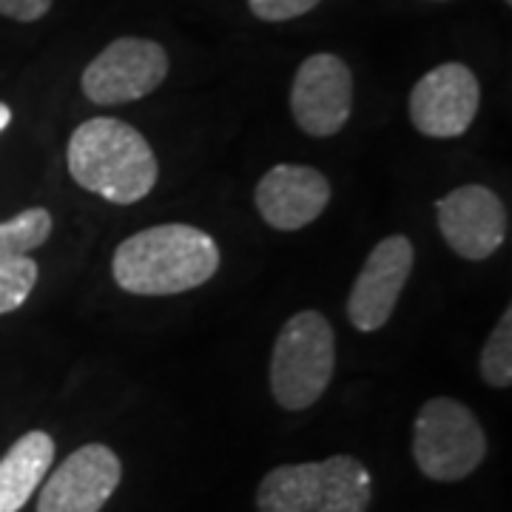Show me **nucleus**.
<instances>
[{
  "mask_svg": "<svg viewBox=\"0 0 512 512\" xmlns=\"http://www.w3.org/2000/svg\"><path fill=\"white\" fill-rule=\"evenodd\" d=\"M353 111V74L342 57L319 52L293 74L291 114L311 137L339 134Z\"/></svg>",
  "mask_w": 512,
  "mask_h": 512,
  "instance_id": "obj_8",
  "label": "nucleus"
},
{
  "mask_svg": "<svg viewBox=\"0 0 512 512\" xmlns=\"http://www.w3.org/2000/svg\"><path fill=\"white\" fill-rule=\"evenodd\" d=\"M37 262L32 256L0 259V316L23 308L37 285Z\"/></svg>",
  "mask_w": 512,
  "mask_h": 512,
  "instance_id": "obj_16",
  "label": "nucleus"
},
{
  "mask_svg": "<svg viewBox=\"0 0 512 512\" xmlns=\"http://www.w3.org/2000/svg\"><path fill=\"white\" fill-rule=\"evenodd\" d=\"M436 3H444V0H436Z\"/></svg>",
  "mask_w": 512,
  "mask_h": 512,
  "instance_id": "obj_21",
  "label": "nucleus"
},
{
  "mask_svg": "<svg viewBox=\"0 0 512 512\" xmlns=\"http://www.w3.org/2000/svg\"><path fill=\"white\" fill-rule=\"evenodd\" d=\"M504 3H507V6H510V3H512V0H504Z\"/></svg>",
  "mask_w": 512,
  "mask_h": 512,
  "instance_id": "obj_20",
  "label": "nucleus"
},
{
  "mask_svg": "<svg viewBox=\"0 0 512 512\" xmlns=\"http://www.w3.org/2000/svg\"><path fill=\"white\" fill-rule=\"evenodd\" d=\"M55 464V439L43 430L20 436L0 458V512H20Z\"/></svg>",
  "mask_w": 512,
  "mask_h": 512,
  "instance_id": "obj_13",
  "label": "nucleus"
},
{
  "mask_svg": "<svg viewBox=\"0 0 512 512\" xmlns=\"http://www.w3.org/2000/svg\"><path fill=\"white\" fill-rule=\"evenodd\" d=\"M413 242L402 234L382 239L365 259L348 296L350 325L362 333L382 330L413 274Z\"/></svg>",
  "mask_w": 512,
  "mask_h": 512,
  "instance_id": "obj_10",
  "label": "nucleus"
},
{
  "mask_svg": "<svg viewBox=\"0 0 512 512\" xmlns=\"http://www.w3.org/2000/svg\"><path fill=\"white\" fill-rule=\"evenodd\" d=\"M66 165L74 183L114 205L140 202L160 177L146 137L114 117H92L74 128Z\"/></svg>",
  "mask_w": 512,
  "mask_h": 512,
  "instance_id": "obj_2",
  "label": "nucleus"
},
{
  "mask_svg": "<svg viewBox=\"0 0 512 512\" xmlns=\"http://www.w3.org/2000/svg\"><path fill=\"white\" fill-rule=\"evenodd\" d=\"M214 237L183 222H165L123 239L111 259V276L126 293L174 296L194 291L220 271Z\"/></svg>",
  "mask_w": 512,
  "mask_h": 512,
  "instance_id": "obj_1",
  "label": "nucleus"
},
{
  "mask_svg": "<svg viewBox=\"0 0 512 512\" xmlns=\"http://www.w3.org/2000/svg\"><path fill=\"white\" fill-rule=\"evenodd\" d=\"M168 77V55L146 37H117L80 77L83 94L97 106H123L157 92Z\"/></svg>",
  "mask_w": 512,
  "mask_h": 512,
  "instance_id": "obj_6",
  "label": "nucleus"
},
{
  "mask_svg": "<svg viewBox=\"0 0 512 512\" xmlns=\"http://www.w3.org/2000/svg\"><path fill=\"white\" fill-rule=\"evenodd\" d=\"M322 0H248V9L265 23H285L313 12Z\"/></svg>",
  "mask_w": 512,
  "mask_h": 512,
  "instance_id": "obj_17",
  "label": "nucleus"
},
{
  "mask_svg": "<svg viewBox=\"0 0 512 512\" xmlns=\"http://www.w3.org/2000/svg\"><path fill=\"white\" fill-rule=\"evenodd\" d=\"M484 456L487 436L467 404L447 396L421 404L413 427V458L424 476L456 484L476 473Z\"/></svg>",
  "mask_w": 512,
  "mask_h": 512,
  "instance_id": "obj_5",
  "label": "nucleus"
},
{
  "mask_svg": "<svg viewBox=\"0 0 512 512\" xmlns=\"http://www.w3.org/2000/svg\"><path fill=\"white\" fill-rule=\"evenodd\" d=\"M478 367H481V379L490 387L504 390L512 384V311L501 313L498 325L481 348Z\"/></svg>",
  "mask_w": 512,
  "mask_h": 512,
  "instance_id": "obj_15",
  "label": "nucleus"
},
{
  "mask_svg": "<svg viewBox=\"0 0 512 512\" xmlns=\"http://www.w3.org/2000/svg\"><path fill=\"white\" fill-rule=\"evenodd\" d=\"M12 123V109L6 103H0V134L6 131V126Z\"/></svg>",
  "mask_w": 512,
  "mask_h": 512,
  "instance_id": "obj_19",
  "label": "nucleus"
},
{
  "mask_svg": "<svg viewBox=\"0 0 512 512\" xmlns=\"http://www.w3.org/2000/svg\"><path fill=\"white\" fill-rule=\"evenodd\" d=\"M330 183L311 165H274L256 185V208L276 231H302L330 205Z\"/></svg>",
  "mask_w": 512,
  "mask_h": 512,
  "instance_id": "obj_12",
  "label": "nucleus"
},
{
  "mask_svg": "<svg viewBox=\"0 0 512 512\" xmlns=\"http://www.w3.org/2000/svg\"><path fill=\"white\" fill-rule=\"evenodd\" d=\"M52 9V0H0V15L18 23H35L46 18Z\"/></svg>",
  "mask_w": 512,
  "mask_h": 512,
  "instance_id": "obj_18",
  "label": "nucleus"
},
{
  "mask_svg": "<svg viewBox=\"0 0 512 512\" xmlns=\"http://www.w3.org/2000/svg\"><path fill=\"white\" fill-rule=\"evenodd\" d=\"M123 464L106 444H83L46 478L37 512H100L120 487Z\"/></svg>",
  "mask_w": 512,
  "mask_h": 512,
  "instance_id": "obj_11",
  "label": "nucleus"
},
{
  "mask_svg": "<svg viewBox=\"0 0 512 512\" xmlns=\"http://www.w3.org/2000/svg\"><path fill=\"white\" fill-rule=\"evenodd\" d=\"M336 370V333L328 316L299 311L291 316L274 342L271 353V393L285 410H308L316 404Z\"/></svg>",
  "mask_w": 512,
  "mask_h": 512,
  "instance_id": "obj_4",
  "label": "nucleus"
},
{
  "mask_svg": "<svg viewBox=\"0 0 512 512\" xmlns=\"http://www.w3.org/2000/svg\"><path fill=\"white\" fill-rule=\"evenodd\" d=\"M481 106L476 72L464 63H441L421 77L410 92V123L424 137L453 140L473 126Z\"/></svg>",
  "mask_w": 512,
  "mask_h": 512,
  "instance_id": "obj_7",
  "label": "nucleus"
},
{
  "mask_svg": "<svg viewBox=\"0 0 512 512\" xmlns=\"http://www.w3.org/2000/svg\"><path fill=\"white\" fill-rule=\"evenodd\" d=\"M370 473L353 456L282 464L262 478L256 512H367Z\"/></svg>",
  "mask_w": 512,
  "mask_h": 512,
  "instance_id": "obj_3",
  "label": "nucleus"
},
{
  "mask_svg": "<svg viewBox=\"0 0 512 512\" xmlns=\"http://www.w3.org/2000/svg\"><path fill=\"white\" fill-rule=\"evenodd\" d=\"M436 222L444 242L461 259L481 262L507 239V208L487 185H461L436 202Z\"/></svg>",
  "mask_w": 512,
  "mask_h": 512,
  "instance_id": "obj_9",
  "label": "nucleus"
},
{
  "mask_svg": "<svg viewBox=\"0 0 512 512\" xmlns=\"http://www.w3.org/2000/svg\"><path fill=\"white\" fill-rule=\"evenodd\" d=\"M52 237V214L46 208H26L18 217L0 222V259L29 256Z\"/></svg>",
  "mask_w": 512,
  "mask_h": 512,
  "instance_id": "obj_14",
  "label": "nucleus"
}]
</instances>
